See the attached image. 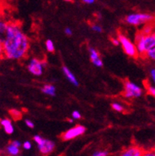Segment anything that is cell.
Here are the masks:
<instances>
[{"instance_id": "cell-21", "label": "cell", "mask_w": 155, "mask_h": 156, "mask_svg": "<svg viewBox=\"0 0 155 156\" xmlns=\"http://www.w3.org/2000/svg\"><path fill=\"white\" fill-rule=\"evenodd\" d=\"M108 152L107 151H97L93 153L92 156H108Z\"/></svg>"}, {"instance_id": "cell-35", "label": "cell", "mask_w": 155, "mask_h": 156, "mask_svg": "<svg viewBox=\"0 0 155 156\" xmlns=\"http://www.w3.org/2000/svg\"><path fill=\"white\" fill-rule=\"evenodd\" d=\"M153 151H155V147H154V148H153Z\"/></svg>"}, {"instance_id": "cell-25", "label": "cell", "mask_w": 155, "mask_h": 156, "mask_svg": "<svg viewBox=\"0 0 155 156\" xmlns=\"http://www.w3.org/2000/svg\"><path fill=\"white\" fill-rule=\"evenodd\" d=\"M22 147H23L24 149L26 150H30L32 148V144L30 141H25V142L22 144Z\"/></svg>"}, {"instance_id": "cell-7", "label": "cell", "mask_w": 155, "mask_h": 156, "mask_svg": "<svg viewBox=\"0 0 155 156\" xmlns=\"http://www.w3.org/2000/svg\"><path fill=\"white\" fill-rule=\"evenodd\" d=\"M46 65L45 61H41L40 59H32L27 66L28 71H30L32 75L35 76H41L43 74L44 67Z\"/></svg>"}, {"instance_id": "cell-32", "label": "cell", "mask_w": 155, "mask_h": 156, "mask_svg": "<svg viewBox=\"0 0 155 156\" xmlns=\"http://www.w3.org/2000/svg\"><path fill=\"white\" fill-rule=\"evenodd\" d=\"M96 0H83V2L86 4H93L94 3Z\"/></svg>"}, {"instance_id": "cell-29", "label": "cell", "mask_w": 155, "mask_h": 156, "mask_svg": "<svg viewBox=\"0 0 155 156\" xmlns=\"http://www.w3.org/2000/svg\"><path fill=\"white\" fill-rule=\"evenodd\" d=\"M64 33L67 34V36H71L72 35V30L70 28H66L64 30Z\"/></svg>"}, {"instance_id": "cell-31", "label": "cell", "mask_w": 155, "mask_h": 156, "mask_svg": "<svg viewBox=\"0 0 155 156\" xmlns=\"http://www.w3.org/2000/svg\"><path fill=\"white\" fill-rule=\"evenodd\" d=\"M12 143H13V144H14L15 145V146L18 147H22V143L20 142V141H18V140H13V141H12Z\"/></svg>"}, {"instance_id": "cell-11", "label": "cell", "mask_w": 155, "mask_h": 156, "mask_svg": "<svg viewBox=\"0 0 155 156\" xmlns=\"http://www.w3.org/2000/svg\"><path fill=\"white\" fill-rule=\"evenodd\" d=\"M6 156H18L20 154V147L15 146L13 143H10L4 150Z\"/></svg>"}, {"instance_id": "cell-10", "label": "cell", "mask_w": 155, "mask_h": 156, "mask_svg": "<svg viewBox=\"0 0 155 156\" xmlns=\"http://www.w3.org/2000/svg\"><path fill=\"white\" fill-rule=\"evenodd\" d=\"M89 53H90V58L91 62L93 65L97 67H103V62L100 59L98 51L93 48H89Z\"/></svg>"}, {"instance_id": "cell-27", "label": "cell", "mask_w": 155, "mask_h": 156, "mask_svg": "<svg viewBox=\"0 0 155 156\" xmlns=\"http://www.w3.org/2000/svg\"><path fill=\"white\" fill-rule=\"evenodd\" d=\"M25 123H26V126H27L28 128H30V129H33L34 128V123L32 121H30V120L26 119V121H25Z\"/></svg>"}, {"instance_id": "cell-19", "label": "cell", "mask_w": 155, "mask_h": 156, "mask_svg": "<svg viewBox=\"0 0 155 156\" xmlns=\"http://www.w3.org/2000/svg\"><path fill=\"white\" fill-rule=\"evenodd\" d=\"M10 114H11L12 117L14 119V120H18L21 117V113H20L18 110H16V109H11L10 111Z\"/></svg>"}, {"instance_id": "cell-14", "label": "cell", "mask_w": 155, "mask_h": 156, "mask_svg": "<svg viewBox=\"0 0 155 156\" xmlns=\"http://www.w3.org/2000/svg\"><path fill=\"white\" fill-rule=\"evenodd\" d=\"M42 93H44V94L48 95V96H51V97H54L55 95V86L51 85V84H45L41 88Z\"/></svg>"}, {"instance_id": "cell-15", "label": "cell", "mask_w": 155, "mask_h": 156, "mask_svg": "<svg viewBox=\"0 0 155 156\" xmlns=\"http://www.w3.org/2000/svg\"><path fill=\"white\" fill-rule=\"evenodd\" d=\"M145 87L146 91H147V93L150 95H151V96L155 98V87L152 86L149 82L146 81V83H145Z\"/></svg>"}, {"instance_id": "cell-12", "label": "cell", "mask_w": 155, "mask_h": 156, "mask_svg": "<svg viewBox=\"0 0 155 156\" xmlns=\"http://www.w3.org/2000/svg\"><path fill=\"white\" fill-rule=\"evenodd\" d=\"M62 70H63V74H64V75L67 79V80H68L72 85L75 86V87H78V86H79V81H78V79L75 77V75L70 71V69H69L68 67L64 66V67H63Z\"/></svg>"}, {"instance_id": "cell-28", "label": "cell", "mask_w": 155, "mask_h": 156, "mask_svg": "<svg viewBox=\"0 0 155 156\" xmlns=\"http://www.w3.org/2000/svg\"><path fill=\"white\" fill-rule=\"evenodd\" d=\"M150 77H151V79H153V83L155 84V68H152L151 70H150Z\"/></svg>"}, {"instance_id": "cell-26", "label": "cell", "mask_w": 155, "mask_h": 156, "mask_svg": "<svg viewBox=\"0 0 155 156\" xmlns=\"http://www.w3.org/2000/svg\"><path fill=\"white\" fill-rule=\"evenodd\" d=\"M143 156H155V151H153V150L145 151Z\"/></svg>"}, {"instance_id": "cell-5", "label": "cell", "mask_w": 155, "mask_h": 156, "mask_svg": "<svg viewBox=\"0 0 155 156\" xmlns=\"http://www.w3.org/2000/svg\"><path fill=\"white\" fill-rule=\"evenodd\" d=\"M117 38L120 41V45L122 46L124 52L127 55L131 56V57H137L139 55V53H138L137 48H136V45L135 44L132 43L124 34H119L117 36Z\"/></svg>"}, {"instance_id": "cell-17", "label": "cell", "mask_w": 155, "mask_h": 156, "mask_svg": "<svg viewBox=\"0 0 155 156\" xmlns=\"http://www.w3.org/2000/svg\"><path fill=\"white\" fill-rule=\"evenodd\" d=\"M112 108L116 112H119V113H122L124 111V107L118 102H113L112 104Z\"/></svg>"}, {"instance_id": "cell-20", "label": "cell", "mask_w": 155, "mask_h": 156, "mask_svg": "<svg viewBox=\"0 0 155 156\" xmlns=\"http://www.w3.org/2000/svg\"><path fill=\"white\" fill-rule=\"evenodd\" d=\"M8 24H9L8 22H0V32H1V34H5V32H6V29H7Z\"/></svg>"}, {"instance_id": "cell-36", "label": "cell", "mask_w": 155, "mask_h": 156, "mask_svg": "<svg viewBox=\"0 0 155 156\" xmlns=\"http://www.w3.org/2000/svg\"><path fill=\"white\" fill-rule=\"evenodd\" d=\"M18 156H21V155H18Z\"/></svg>"}, {"instance_id": "cell-1", "label": "cell", "mask_w": 155, "mask_h": 156, "mask_svg": "<svg viewBox=\"0 0 155 156\" xmlns=\"http://www.w3.org/2000/svg\"><path fill=\"white\" fill-rule=\"evenodd\" d=\"M1 40L3 58L12 60L23 59L30 49V40L18 24L9 23Z\"/></svg>"}, {"instance_id": "cell-23", "label": "cell", "mask_w": 155, "mask_h": 156, "mask_svg": "<svg viewBox=\"0 0 155 156\" xmlns=\"http://www.w3.org/2000/svg\"><path fill=\"white\" fill-rule=\"evenodd\" d=\"M33 140L35 141V143L39 145L40 144H41L42 141L44 140V138L41 136H39V135H36L33 137Z\"/></svg>"}, {"instance_id": "cell-18", "label": "cell", "mask_w": 155, "mask_h": 156, "mask_svg": "<svg viewBox=\"0 0 155 156\" xmlns=\"http://www.w3.org/2000/svg\"><path fill=\"white\" fill-rule=\"evenodd\" d=\"M146 58L150 59V60H153V61H155V47L153 48H152L151 50H150L148 51L146 55L145 56Z\"/></svg>"}, {"instance_id": "cell-4", "label": "cell", "mask_w": 155, "mask_h": 156, "mask_svg": "<svg viewBox=\"0 0 155 156\" xmlns=\"http://www.w3.org/2000/svg\"><path fill=\"white\" fill-rule=\"evenodd\" d=\"M124 87L123 94L126 98H138L143 94V90L141 89V87L129 80L124 81Z\"/></svg>"}, {"instance_id": "cell-3", "label": "cell", "mask_w": 155, "mask_h": 156, "mask_svg": "<svg viewBox=\"0 0 155 156\" xmlns=\"http://www.w3.org/2000/svg\"><path fill=\"white\" fill-rule=\"evenodd\" d=\"M153 19V15L145 13H134L126 16L125 22L132 26H140L143 24L149 23Z\"/></svg>"}, {"instance_id": "cell-34", "label": "cell", "mask_w": 155, "mask_h": 156, "mask_svg": "<svg viewBox=\"0 0 155 156\" xmlns=\"http://www.w3.org/2000/svg\"><path fill=\"white\" fill-rule=\"evenodd\" d=\"M65 1H67V2H71L72 0H65Z\"/></svg>"}, {"instance_id": "cell-24", "label": "cell", "mask_w": 155, "mask_h": 156, "mask_svg": "<svg viewBox=\"0 0 155 156\" xmlns=\"http://www.w3.org/2000/svg\"><path fill=\"white\" fill-rule=\"evenodd\" d=\"M72 117L74 120H79V119H81V117H82V115H81V113H79V111L75 110L72 113V117Z\"/></svg>"}, {"instance_id": "cell-33", "label": "cell", "mask_w": 155, "mask_h": 156, "mask_svg": "<svg viewBox=\"0 0 155 156\" xmlns=\"http://www.w3.org/2000/svg\"><path fill=\"white\" fill-rule=\"evenodd\" d=\"M73 121H74V119H73L72 117H71V119H68V122H70V123H72Z\"/></svg>"}, {"instance_id": "cell-30", "label": "cell", "mask_w": 155, "mask_h": 156, "mask_svg": "<svg viewBox=\"0 0 155 156\" xmlns=\"http://www.w3.org/2000/svg\"><path fill=\"white\" fill-rule=\"evenodd\" d=\"M112 42L115 45H119V44H120V41H119L118 38H112Z\"/></svg>"}, {"instance_id": "cell-8", "label": "cell", "mask_w": 155, "mask_h": 156, "mask_svg": "<svg viewBox=\"0 0 155 156\" xmlns=\"http://www.w3.org/2000/svg\"><path fill=\"white\" fill-rule=\"evenodd\" d=\"M145 151L141 147L132 145L122 151L119 156H143Z\"/></svg>"}, {"instance_id": "cell-6", "label": "cell", "mask_w": 155, "mask_h": 156, "mask_svg": "<svg viewBox=\"0 0 155 156\" xmlns=\"http://www.w3.org/2000/svg\"><path fill=\"white\" fill-rule=\"evenodd\" d=\"M86 132V128L83 125H76V126L73 127L71 129H68L66 131L65 133L61 135V138L64 141L71 140L73 139L79 137L82 135H83Z\"/></svg>"}, {"instance_id": "cell-22", "label": "cell", "mask_w": 155, "mask_h": 156, "mask_svg": "<svg viewBox=\"0 0 155 156\" xmlns=\"http://www.w3.org/2000/svg\"><path fill=\"white\" fill-rule=\"evenodd\" d=\"M91 29L96 33H102V28L97 24H93L91 26Z\"/></svg>"}, {"instance_id": "cell-13", "label": "cell", "mask_w": 155, "mask_h": 156, "mask_svg": "<svg viewBox=\"0 0 155 156\" xmlns=\"http://www.w3.org/2000/svg\"><path fill=\"white\" fill-rule=\"evenodd\" d=\"M0 124L3 127V129L5 131V133L6 134H9V135H11L13 134L14 133V126L12 125V122L10 121V119L8 118H3L0 121Z\"/></svg>"}, {"instance_id": "cell-2", "label": "cell", "mask_w": 155, "mask_h": 156, "mask_svg": "<svg viewBox=\"0 0 155 156\" xmlns=\"http://www.w3.org/2000/svg\"><path fill=\"white\" fill-rule=\"evenodd\" d=\"M136 45L139 55L145 57L150 50L155 47V33L145 34L140 33L136 35Z\"/></svg>"}, {"instance_id": "cell-9", "label": "cell", "mask_w": 155, "mask_h": 156, "mask_svg": "<svg viewBox=\"0 0 155 156\" xmlns=\"http://www.w3.org/2000/svg\"><path fill=\"white\" fill-rule=\"evenodd\" d=\"M37 147L40 152L44 154V155H47V154H50L54 151V149H55V143L51 140H49L44 139V140L42 141L41 144L37 145Z\"/></svg>"}, {"instance_id": "cell-16", "label": "cell", "mask_w": 155, "mask_h": 156, "mask_svg": "<svg viewBox=\"0 0 155 156\" xmlns=\"http://www.w3.org/2000/svg\"><path fill=\"white\" fill-rule=\"evenodd\" d=\"M45 47L47 51H49V52H53V51H55V45H54V43H53L51 40L48 39L46 41Z\"/></svg>"}]
</instances>
